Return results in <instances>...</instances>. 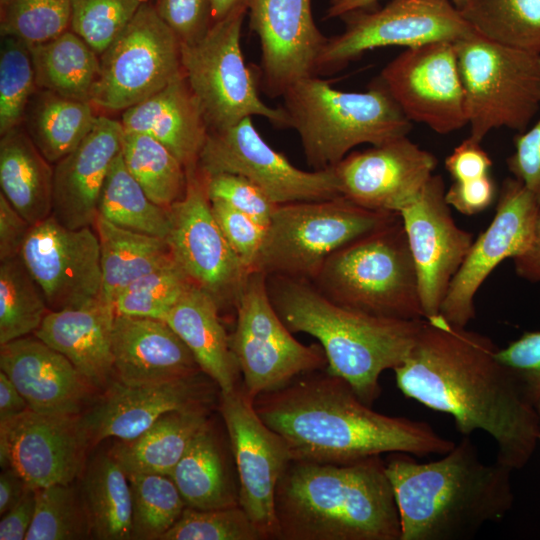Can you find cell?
Instances as JSON below:
<instances>
[{"instance_id":"cell-1","label":"cell","mask_w":540,"mask_h":540,"mask_svg":"<svg viewBox=\"0 0 540 540\" xmlns=\"http://www.w3.org/2000/svg\"><path fill=\"white\" fill-rule=\"evenodd\" d=\"M498 349L488 336L439 314L424 319L409 355L393 371L406 397L451 416L463 436L489 434L496 460L514 470L533 455L538 414Z\"/></svg>"},{"instance_id":"cell-2","label":"cell","mask_w":540,"mask_h":540,"mask_svg":"<svg viewBox=\"0 0 540 540\" xmlns=\"http://www.w3.org/2000/svg\"><path fill=\"white\" fill-rule=\"evenodd\" d=\"M253 405L297 460L345 464L396 452L442 456L455 445L427 422L376 412L325 369L263 393Z\"/></svg>"},{"instance_id":"cell-3","label":"cell","mask_w":540,"mask_h":540,"mask_svg":"<svg viewBox=\"0 0 540 540\" xmlns=\"http://www.w3.org/2000/svg\"><path fill=\"white\" fill-rule=\"evenodd\" d=\"M411 456L396 452L385 460L400 540L469 539L512 508L513 469L497 460L484 463L469 436L439 460L418 462Z\"/></svg>"},{"instance_id":"cell-4","label":"cell","mask_w":540,"mask_h":540,"mask_svg":"<svg viewBox=\"0 0 540 540\" xmlns=\"http://www.w3.org/2000/svg\"><path fill=\"white\" fill-rule=\"evenodd\" d=\"M278 539L400 540L385 460L352 463L292 459L275 492Z\"/></svg>"},{"instance_id":"cell-5","label":"cell","mask_w":540,"mask_h":540,"mask_svg":"<svg viewBox=\"0 0 540 540\" xmlns=\"http://www.w3.org/2000/svg\"><path fill=\"white\" fill-rule=\"evenodd\" d=\"M267 288L286 327L316 338L326 356L325 370L345 380L369 406L381 394L382 372L404 362L424 322L345 307L306 279L269 275Z\"/></svg>"},{"instance_id":"cell-6","label":"cell","mask_w":540,"mask_h":540,"mask_svg":"<svg viewBox=\"0 0 540 540\" xmlns=\"http://www.w3.org/2000/svg\"><path fill=\"white\" fill-rule=\"evenodd\" d=\"M282 97L289 127L297 131L314 170L336 166L360 144L381 145L407 136L412 128L380 77L368 90L350 92L311 75Z\"/></svg>"},{"instance_id":"cell-7","label":"cell","mask_w":540,"mask_h":540,"mask_svg":"<svg viewBox=\"0 0 540 540\" xmlns=\"http://www.w3.org/2000/svg\"><path fill=\"white\" fill-rule=\"evenodd\" d=\"M311 282L329 299L354 310L424 319L417 271L400 217L337 250Z\"/></svg>"},{"instance_id":"cell-8","label":"cell","mask_w":540,"mask_h":540,"mask_svg":"<svg viewBox=\"0 0 540 540\" xmlns=\"http://www.w3.org/2000/svg\"><path fill=\"white\" fill-rule=\"evenodd\" d=\"M398 218L344 196L278 205L253 271L313 281L337 250Z\"/></svg>"},{"instance_id":"cell-9","label":"cell","mask_w":540,"mask_h":540,"mask_svg":"<svg viewBox=\"0 0 540 540\" xmlns=\"http://www.w3.org/2000/svg\"><path fill=\"white\" fill-rule=\"evenodd\" d=\"M465 90L470 137L493 129H527L540 108V54L492 41L476 31L454 41Z\"/></svg>"},{"instance_id":"cell-10","label":"cell","mask_w":540,"mask_h":540,"mask_svg":"<svg viewBox=\"0 0 540 540\" xmlns=\"http://www.w3.org/2000/svg\"><path fill=\"white\" fill-rule=\"evenodd\" d=\"M247 10L241 9L212 24L200 40L181 44L185 79L204 115L209 131L261 116L277 127L288 128L282 107L273 108L259 96L255 73L244 61L240 39Z\"/></svg>"},{"instance_id":"cell-11","label":"cell","mask_w":540,"mask_h":540,"mask_svg":"<svg viewBox=\"0 0 540 540\" xmlns=\"http://www.w3.org/2000/svg\"><path fill=\"white\" fill-rule=\"evenodd\" d=\"M236 325L229 336L242 388L254 400L280 389L295 378L325 369L320 345H304L277 314L268 293L267 275L248 274L235 303Z\"/></svg>"},{"instance_id":"cell-12","label":"cell","mask_w":540,"mask_h":540,"mask_svg":"<svg viewBox=\"0 0 540 540\" xmlns=\"http://www.w3.org/2000/svg\"><path fill=\"white\" fill-rule=\"evenodd\" d=\"M99 59L90 102L106 111H124L183 74L181 43L151 0Z\"/></svg>"},{"instance_id":"cell-13","label":"cell","mask_w":540,"mask_h":540,"mask_svg":"<svg viewBox=\"0 0 540 540\" xmlns=\"http://www.w3.org/2000/svg\"><path fill=\"white\" fill-rule=\"evenodd\" d=\"M340 18L345 28L327 38L316 76L335 73L373 49L454 42L474 31L451 0H392L379 10H354Z\"/></svg>"},{"instance_id":"cell-14","label":"cell","mask_w":540,"mask_h":540,"mask_svg":"<svg viewBox=\"0 0 540 540\" xmlns=\"http://www.w3.org/2000/svg\"><path fill=\"white\" fill-rule=\"evenodd\" d=\"M198 167L206 175L232 173L257 185L276 205L342 196L334 168L304 171L273 149L246 118L209 131Z\"/></svg>"},{"instance_id":"cell-15","label":"cell","mask_w":540,"mask_h":540,"mask_svg":"<svg viewBox=\"0 0 540 540\" xmlns=\"http://www.w3.org/2000/svg\"><path fill=\"white\" fill-rule=\"evenodd\" d=\"M184 196L169 210L166 238L173 259L192 284L208 292L220 309L233 306L250 273L230 247L212 211L206 177L188 170Z\"/></svg>"},{"instance_id":"cell-16","label":"cell","mask_w":540,"mask_h":540,"mask_svg":"<svg viewBox=\"0 0 540 540\" xmlns=\"http://www.w3.org/2000/svg\"><path fill=\"white\" fill-rule=\"evenodd\" d=\"M219 411L237 470L239 505L266 539H278L275 492L293 459L289 447L262 421L242 385L229 392L219 391Z\"/></svg>"},{"instance_id":"cell-17","label":"cell","mask_w":540,"mask_h":540,"mask_svg":"<svg viewBox=\"0 0 540 540\" xmlns=\"http://www.w3.org/2000/svg\"><path fill=\"white\" fill-rule=\"evenodd\" d=\"M403 113L439 134L468 124L465 90L453 41L406 48L379 76Z\"/></svg>"},{"instance_id":"cell-18","label":"cell","mask_w":540,"mask_h":540,"mask_svg":"<svg viewBox=\"0 0 540 540\" xmlns=\"http://www.w3.org/2000/svg\"><path fill=\"white\" fill-rule=\"evenodd\" d=\"M19 256L41 288L49 310L80 307L102 298L95 227L68 228L50 215L32 225Z\"/></svg>"},{"instance_id":"cell-19","label":"cell","mask_w":540,"mask_h":540,"mask_svg":"<svg viewBox=\"0 0 540 540\" xmlns=\"http://www.w3.org/2000/svg\"><path fill=\"white\" fill-rule=\"evenodd\" d=\"M539 211L533 195L520 181L514 177L503 181L491 223L473 241L442 302L440 314L447 321L466 327L475 318L477 291L500 263L530 246Z\"/></svg>"},{"instance_id":"cell-20","label":"cell","mask_w":540,"mask_h":540,"mask_svg":"<svg viewBox=\"0 0 540 540\" xmlns=\"http://www.w3.org/2000/svg\"><path fill=\"white\" fill-rule=\"evenodd\" d=\"M441 175H432L417 198L399 212L416 267L424 319L440 314L450 283L474 241L454 221Z\"/></svg>"},{"instance_id":"cell-21","label":"cell","mask_w":540,"mask_h":540,"mask_svg":"<svg viewBox=\"0 0 540 540\" xmlns=\"http://www.w3.org/2000/svg\"><path fill=\"white\" fill-rule=\"evenodd\" d=\"M90 446L80 415L27 409L0 424V464L12 467L33 488L71 484L84 468Z\"/></svg>"},{"instance_id":"cell-22","label":"cell","mask_w":540,"mask_h":540,"mask_svg":"<svg viewBox=\"0 0 540 540\" xmlns=\"http://www.w3.org/2000/svg\"><path fill=\"white\" fill-rule=\"evenodd\" d=\"M217 384L203 372L153 383L112 380L92 408L81 416L90 446L110 437L130 441L164 414L210 408Z\"/></svg>"},{"instance_id":"cell-23","label":"cell","mask_w":540,"mask_h":540,"mask_svg":"<svg viewBox=\"0 0 540 540\" xmlns=\"http://www.w3.org/2000/svg\"><path fill=\"white\" fill-rule=\"evenodd\" d=\"M247 13L261 49L255 75L267 96L282 97L295 82L314 75L327 37L314 22L311 0H250Z\"/></svg>"},{"instance_id":"cell-24","label":"cell","mask_w":540,"mask_h":540,"mask_svg":"<svg viewBox=\"0 0 540 540\" xmlns=\"http://www.w3.org/2000/svg\"><path fill=\"white\" fill-rule=\"evenodd\" d=\"M435 156L407 136L349 153L334 170L341 195L367 209L399 214L432 177Z\"/></svg>"},{"instance_id":"cell-25","label":"cell","mask_w":540,"mask_h":540,"mask_svg":"<svg viewBox=\"0 0 540 540\" xmlns=\"http://www.w3.org/2000/svg\"><path fill=\"white\" fill-rule=\"evenodd\" d=\"M121 121L99 115L92 130L53 166L51 215L77 229L95 226L101 190L112 162L121 152Z\"/></svg>"},{"instance_id":"cell-26","label":"cell","mask_w":540,"mask_h":540,"mask_svg":"<svg viewBox=\"0 0 540 540\" xmlns=\"http://www.w3.org/2000/svg\"><path fill=\"white\" fill-rule=\"evenodd\" d=\"M0 369L35 412L80 415L95 389L63 354L35 335L0 345Z\"/></svg>"},{"instance_id":"cell-27","label":"cell","mask_w":540,"mask_h":540,"mask_svg":"<svg viewBox=\"0 0 540 540\" xmlns=\"http://www.w3.org/2000/svg\"><path fill=\"white\" fill-rule=\"evenodd\" d=\"M114 376L126 384L167 381L202 372L193 354L160 319L115 314Z\"/></svg>"},{"instance_id":"cell-28","label":"cell","mask_w":540,"mask_h":540,"mask_svg":"<svg viewBox=\"0 0 540 540\" xmlns=\"http://www.w3.org/2000/svg\"><path fill=\"white\" fill-rule=\"evenodd\" d=\"M113 305L102 298L89 304L49 311L33 333L63 354L95 388L105 389L114 376Z\"/></svg>"},{"instance_id":"cell-29","label":"cell","mask_w":540,"mask_h":540,"mask_svg":"<svg viewBox=\"0 0 540 540\" xmlns=\"http://www.w3.org/2000/svg\"><path fill=\"white\" fill-rule=\"evenodd\" d=\"M120 121L125 132L145 134L163 144L186 171L198 167L209 128L184 73L124 110Z\"/></svg>"},{"instance_id":"cell-30","label":"cell","mask_w":540,"mask_h":540,"mask_svg":"<svg viewBox=\"0 0 540 540\" xmlns=\"http://www.w3.org/2000/svg\"><path fill=\"white\" fill-rule=\"evenodd\" d=\"M216 300L191 284L167 313L164 321L186 344L199 368L220 392L241 385V372L219 316Z\"/></svg>"},{"instance_id":"cell-31","label":"cell","mask_w":540,"mask_h":540,"mask_svg":"<svg viewBox=\"0 0 540 540\" xmlns=\"http://www.w3.org/2000/svg\"><path fill=\"white\" fill-rule=\"evenodd\" d=\"M0 186V193L31 225L51 215L53 166L22 125L1 135Z\"/></svg>"},{"instance_id":"cell-32","label":"cell","mask_w":540,"mask_h":540,"mask_svg":"<svg viewBox=\"0 0 540 540\" xmlns=\"http://www.w3.org/2000/svg\"><path fill=\"white\" fill-rule=\"evenodd\" d=\"M170 477L188 507L206 510L239 505V487L209 421L193 437Z\"/></svg>"},{"instance_id":"cell-33","label":"cell","mask_w":540,"mask_h":540,"mask_svg":"<svg viewBox=\"0 0 540 540\" xmlns=\"http://www.w3.org/2000/svg\"><path fill=\"white\" fill-rule=\"evenodd\" d=\"M208 409L171 411L130 441L110 450L126 473L170 476L196 433L208 422Z\"/></svg>"},{"instance_id":"cell-34","label":"cell","mask_w":540,"mask_h":540,"mask_svg":"<svg viewBox=\"0 0 540 540\" xmlns=\"http://www.w3.org/2000/svg\"><path fill=\"white\" fill-rule=\"evenodd\" d=\"M94 227L100 243L101 297L111 305L132 281L174 260L165 238L118 227L100 216Z\"/></svg>"},{"instance_id":"cell-35","label":"cell","mask_w":540,"mask_h":540,"mask_svg":"<svg viewBox=\"0 0 540 540\" xmlns=\"http://www.w3.org/2000/svg\"><path fill=\"white\" fill-rule=\"evenodd\" d=\"M89 101L37 89L22 126L52 165L72 152L92 130L99 115Z\"/></svg>"},{"instance_id":"cell-36","label":"cell","mask_w":540,"mask_h":540,"mask_svg":"<svg viewBox=\"0 0 540 540\" xmlns=\"http://www.w3.org/2000/svg\"><path fill=\"white\" fill-rule=\"evenodd\" d=\"M81 499L91 536L100 540L132 539V496L127 474L109 451L87 466Z\"/></svg>"},{"instance_id":"cell-37","label":"cell","mask_w":540,"mask_h":540,"mask_svg":"<svg viewBox=\"0 0 540 540\" xmlns=\"http://www.w3.org/2000/svg\"><path fill=\"white\" fill-rule=\"evenodd\" d=\"M29 47L38 89L90 102L100 59L83 38L68 29Z\"/></svg>"},{"instance_id":"cell-38","label":"cell","mask_w":540,"mask_h":540,"mask_svg":"<svg viewBox=\"0 0 540 540\" xmlns=\"http://www.w3.org/2000/svg\"><path fill=\"white\" fill-rule=\"evenodd\" d=\"M98 216L127 230L165 239L169 234L168 208L147 196L128 171L121 152L112 162L103 184Z\"/></svg>"},{"instance_id":"cell-39","label":"cell","mask_w":540,"mask_h":540,"mask_svg":"<svg viewBox=\"0 0 540 540\" xmlns=\"http://www.w3.org/2000/svg\"><path fill=\"white\" fill-rule=\"evenodd\" d=\"M459 11L480 35L540 54V0H467Z\"/></svg>"},{"instance_id":"cell-40","label":"cell","mask_w":540,"mask_h":540,"mask_svg":"<svg viewBox=\"0 0 540 540\" xmlns=\"http://www.w3.org/2000/svg\"><path fill=\"white\" fill-rule=\"evenodd\" d=\"M121 154L130 174L154 203L169 208L184 196L186 169L159 141L124 131Z\"/></svg>"},{"instance_id":"cell-41","label":"cell","mask_w":540,"mask_h":540,"mask_svg":"<svg viewBox=\"0 0 540 540\" xmlns=\"http://www.w3.org/2000/svg\"><path fill=\"white\" fill-rule=\"evenodd\" d=\"M20 256L0 261V345L33 334L49 312Z\"/></svg>"},{"instance_id":"cell-42","label":"cell","mask_w":540,"mask_h":540,"mask_svg":"<svg viewBox=\"0 0 540 540\" xmlns=\"http://www.w3.org/2000/svg\"><path fill=\"white\" fill-rule=\"evenodd\" d=\"M132 496V539L161 540L186 503L170 476L126 473Z\"/></svg>"},{"instance_id":"cell-43","label":"cell","mask_w":540,"mask_h":540,"mask_svg":"<svg viewBox=\"0 0 540 540\" xmlns=\"http://www.w3.org/2000/svg\"><path fill=\"white\" fill-rule=\"evenodd\" d=\"M36 505L25 540H78L91 536L81 496L71 484L35 488Z\"/></svg>"},{"instance_id":"cell-44","label":"cell","mask_w":540,"mask_h":540,"mask_svg":"<svg viewBox=\"0 0 540 540\" xmlns=\"http://www.w3.org/2000/svg\"><path fill=\"white\" fill-rule=\"evenodd\" d=\"M191 284L173 260L126 286L113 302L114 311L119 315L164 320Z\"/></svg>"},{"instance_id":"cell-45","label":"cell","mask_w":540,"mask_h":540,"mask_svg":"<svg viewBox=\"0 0 540 540\" xmlns=\"http://www.w3.org/2000/svg\"><path fill=\"white\" fill-rule=\"evenodd\" d=\"M38 89L29 45L1 36L0 134L22 125L26 108Z\"/></svg>"},{"instance_id":"cell-46","label":"cell","mask_w":540,"mask_h":540,"mask_svg":"<svg viewBox=\"0 0 540 540\" xmlns=\"http://www.w3.org/2000/svg\"><path fill=\"white\" fill-rule=\"evenodd\" d=\"M70 25V0H0L1 36L33 46L57 37Z\"/></svg>"},{"instance_id":"cell-47","label":"cell","mask_w":540,"mask_h":540,"mask_svg":"<svg viewBox=\"0 0 540 540\" xmlns=\"http://www.w3.org/2000/svg\"><path fill=\"white\" fill-rule=\"evenodd\" d=\"M264 533L240 505L217 509L186 506L161 540H264Z\"/></svg>"},{"instance_id":"cell-48","label":"cell","mask_w":540,"mask_h":540,"mask_svg":"<svg viewBox=\"0 0 540 540\" xmlns=\"http://www.w3.org/2000/svg\"><path fill=\"white\" fill-rule=\"evenodd\" d=\"M150 0H70V29L101 55Z\"/></svg>"},{"instance_id":"cell-49","label":"cell","mask_w":540,"mask_h":540,"mask_svg":"<svg viewBox=\"0 0 540 540\" xmlns=\"http://www.w3.org/2000/svg\"><path fill=\"white\" fill-rule=\"evenodd\" d=\"M206 189L210 201L222 202L268 225L278 205L253 182L232 173L206 176Z\"/></svg>"},{"instance_id":"cell-50","label":"cell","mask_w":540,"mask_h":540,"mask_svg":"<svg viewBox=\"0 0 540 540\" xmlns=\"http://www.w3.org/2000/svg\"><path fill=\"white\" fill-rule=\"evenodd\" d=\"M210 202L215 219L227 242L246 269L252 272L267 226L222 202Z\"/></svg>"},{"instance_id":"cell-51","label":"cell","mask_w":540,"mask_h":540,"mask_svg":"<svg viewBox=\"0 0 540 540\" xmlns=\"http://www.w3.org/2000/svg\"><path fill=\"white\" fill-rule=\"evenodd\" d=\"M153 4L181 44L200 40L212 25L211 0H154Z\"/></svg>"},{"instance_id":"cell-52","label":"cell","mask_w":540,"mask_h":540,"mask_svg":"<svg viewBox=\"0 0 540 540\" xmlns=\"http://www.w3.org/2000/svg\"><path fill=\"white\" fill-rule=\"evenodd\" d=\"M498 359L516 376L529 399H540V331L525 332L505 348Z\"/></svg>"},{"instance_id":"cell-53","label":"cell","mask_w":540,"mask_h":540,"mask_svg":"<svg viewBox=\"0 0 540 540\" xmlns=\"http://www.w3.org/2000/svg\"><path fill=\"white\" fill-rule=\"evenodd\" d=\"M514 152L507 158L513 177L533 195L540 207V118L514 137Z\"/></svg>"},{"instance_id":"cell-54","label":"cell","mask_w":540,"mask_h":540,"mask_svg":"<svg viewBox=\"0 0 540 540\" xmlns=\"http://www.w3.org/2000/svg\"><path fill=\"white\" fill-rule=\"evenodd\" d=\"M497 189L490 175L469 181H453L445 191V200L464 215L478 214L492 205Z\"/></svg>"},{"instance_id":"cell-55","label":"cell","mask_w":540,"mask_h":540,"mask_svg":"<svg viewBox=\"0 0 540 540\" xmlns=\"http://www.w3.org/2000/svg\"><path fill=\"white\" fill-rule=\"evenodd\" d=\"M480 143L469 136L446 157L445 168L454 181H469L489 175L493 163Z\"/></svg>"},{"instance_id":"cell-56","label":"cell","mask_w":540,"mask_h":540,"mask_svg":"<svg viewBox=\"0 0 540 540\" xmlns=\"http://www.w3.org/2000/svg\"><path fill=\"white\" fill-rule=\"evenodd\" d=\"M31 227L0 193V261L20 255Z\"/></svg>"},{"instance_id":"cell-57","label":"cell","mask_w":540,"mask_h":540,"mask_svg":"<svg viewBox=\"0 0 540 540\" xmlns=\"http://www.w3.org/2000/svg\"><path fill=\"white\" fill-rule=\"evenodd\" d=\"M36 505L35 488L28 485L19 502L0 521V540H23L32 524Z\"/></svg>"},{"instance_id":"cell-58","label":"cell","mask_w":540,"mask_h":540,"mask_svg":"<svg viewBox=\"0 0 540 540\" xmlns=\"http://www.w3.org/2000/svg\"><path fill=\"white\" fill-rule=\"evenodd\" d=\"M513 261L515 272L520 278L540 283V211L530 246Z\"/></svg>"},{"instance_id":"cell-59","label":"cell","mask_w":540,"mask_h":540,"mask_svg":"<svg viewBox=\"0 0 540 540\" xmlns=\"http://www.w3.org/2000/svg\"><path fill=\"white\" fill-rule=\"evenodd\" d=\"M27 409L29 406L25 398L0 370V424L11 421Z\"/></svg>"},{"instance_id":"cell-60","label":"cell","mask_w":540,"mask_h":540,"mask_svg":"<svg viewBox=\"0 0 540 540\" xmlns=\"http://www.w3.org/2000/svg\"><path fill=\"white\" fill-rule=\"evenodd\" d=\"M27 482L12 467L2 469L0 474V515L14 507L22 498Z\"/></svg>"},{"instance_id":"cell-61","label":"cell","mask_w":540,"mask_h":540,"mask_svg":"<svg viewBox=\"0 0 540 540\" xmlns=\"http://www.w3.org/2000/svg\"><path fill=\"white\" fill-rule=\"evenodd\" d=\"M379 0H331L326 11L325 18L341 17L342 15L359 9H367L376 4ZM452 3L461 9L467 0H451Z\"/></svg>"},{"instance_id":"cell-62","label":"cell","mask_w":540,"mask_h":540,"mask_svg":"<svg viewBox=\"0 0 540 540\" xmlns=\"http://www.w3.org/2000/svg\"><path fill=\"white\" fill-rule=\"evenodd\" d=\"M250 0H211L212 24L237 10H247ZM212 26V25H211Z\"/></svg>"},{"instance_id":"cell-63","label":"cell","mask_w":540,"mask_h":540,"mask_svg":"<svg viewBox=\"0 0 540 540\" xmlns=\"http://www.w3.org/2000/svg\"><path fill=\"white\" fill-rule=\"evenodd\" d=\"M535 407L538 414V441H540V399L535 403Z\"/></svg>"}]
</instances>
